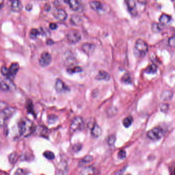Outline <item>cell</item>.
<instances>
[{
    "instance_id": "obj_11",
    "label": "cell",
    "mask_w": 175,
    "mask_h": 175,
    "mask_svg": "<svg viewBox=\"0 0 175 175\" xmlns=\"http://www.w3.org/2000/svg\"><path fill=\"white\" fill-rule=\"evenodd\" d=\"M55 88L56 91L58 93H62V92L68 90V88L65 84L60 79H57L56 81Z\"/></svg>"
},
{
    "instance_id": "obj_38",
    "label": "cell",
    "mask_w": 175,
    "mask_h": 175,
    "mask_svg": "<svg viewBox=\"0 0 175 175\" xmlns=\"http://www.w3.org/2000/svg\"><path fill=\"white\" fill-rule=\"evenodd\" d=\"M82 148V145L80 144H76L73 147V151L75 152H78L80 151Z\"/></svg>"
},
{
    "instance_id": "obj_16",
    "label": "cell",
    "mask_w": 175,
    "mask_h": 175,
    "mask_svg": "<svg viewBox=\"0 0 175 175\" xmlns=\"http://www.w3.org/2000/svg\"><path fill=\"white\" fill-rule=\"evenodd\" d=\"M98 80H104L108 81L110 80V76L107 72L104 70H100L96 77Z\"/></svg>"
},
{
    "instance_id": "obj_30",
    "label": "cell",
    "mask_w": 175,
    "mask_h": 175,
    "mask_svg": "<svg viewBox=\"0 0 175 175\" xmlns=\"http://www.w3.org/2000/svg\"><path fill=\"white\" fill-rule=\"evenodd\" d=\"M152 29L154 33H158L161 30L159 24L156 23H154L152 24Z\"/></svg>"
},
{
    "instance_id": "obj_23",
    "label": "cell",
    "mask_w": 175,
    "mask_h": 175,
    "mask_svg": "<svg viewBox=\"0 0 175 175\" xmlns=\"http://www.w3.org/2000/svg\"><path fill=\"white\" fill-rule=\"evenodd\" d=\"M94 170L93 168L91 167H86L84 168L83 169L81 172H80V174L81 175H91L94 174Z\"/></svg>"
},
{
    "instance_id": "obj_42",
    "label": "cell",
    "mask_w": 175,
    "mask_h": 175,
    "mask_svg": "<svg viewBox=\"0 0 175 175\" xmlns=\"http://www.w3.org/2000/svg\"><path fill=\"white\" fill-rule=\"evenodd\" d=\"M26 9H27V10H31V9H32V5L31 4H28L26 6Z\"/></svg>"
},
{
    "instance_id": "obj_26",
    "label": "cell",
    "mask_w": 175,
    "mask_h": 175,
    "mask_svg": "<svg viewBox=\"0 0 175 175\" xmlns=\"http://www.w3.org/2000/svg\"><path fill=\"white\" fill-rule=\"evenodd\" d=\"M82 68L79 66H76L73 68H68L67 70V72L69 73H80L82 71Z\"/></svg>"
},
{
    "instance_id": "obj_5",
    "label": "cell",
    "mask_w": 175,
    "mask_h": 175,
    "mask_svg": "<svg viewBox=\"0 0 175 175\" xmlns=\"http://www.w3.org/2000/svg\"><path fill=\"white\" fill-rule=\"evenodd\" d=\"M165 134L162 129L160 127H155L149 131L147 136L150 139L153 141H157L160 139Z\"/></svg>"
},
{
    "instance_id": "obj_17",
    "label": "cell",
    "mask_w": 175,
    "mask_h": 175,
    "mask_svg": "<svg viewBox=\"0 0 175 175\" xmlns=\"http://www.w3.org/2000/svg\"><path fill=\"white\" fill-rule=\"evenodd\" d=\"M102 129L98 124H95L91 130V135L95 138H98L101 135Z\"/></svg>"
},
{
    "instance_id": "obj_43",
    "label": "cell",
    "mask_w": 175,
    "mask_h": 175,
    "mask_svg": "<svg viewBox=\"0 0 175 175\" xmlns=\"http://www.w3.org/2000/svg\"><path fill=\"white\" fill-rule=\"evenodd\" d=\"M10 1H11V0H10Z\"/></svg>"
},
{
    "instance_id": "obj_8",
    "label": "cell",
    "mask_w": 175,
    "mask_h": 175,
    "mask_svg": "<svg viewBox=\"0 0 175 175\" xmlns=\"http://www.w3.org/2000/svg\"><path fill=\"white\" fill-rule=\"evenodd\" d=\"M0 88L4 91H8L13 88V84L11 79L5 77L0 79Z\"/></svg>"
},
{
    "instance_id": "obj_25",
    "label": "cell",
    "mask_w": 175,
    "mask_h": 175,
    "mask_svg": "<svg viewBox=\"0 0 175 175\" xmlns=\"http://www.w3.org/2000/svg\"><path fill=\"white\" fill-rule=\"evenodd\" d=\"M157 71V66L155 64L150 65V66H148L146 70L147 73H151V74L155 73Z\"/></svg>"
},
{
    "instance_id": "obj_34",
    "label": "cell",
    "mask_w": 175,
    "mask_h": 175,
    "mask_svg": "<svg viewBox=\"0 0 175 175\" xmlns=\"http://www.w3.org/2000/svg\"><path fill=\"white\" fill-rule=\"evenodd\" d=\"M27 108L29 113H31L32 114H34L33 105H32V102H31V101H29L28 102V104H27Z\"/></svg>"
},
{
    "instance_id": "obj_24",
    "label": "cell",
    "mask_w": 175,
    "mask_h": 175,
    "mask_svg": "<svg viewBox=\"0 0 175 175\" xmlns=\"http://www.w3.org/2000/svg\"><path fill=\"white\" fill-rule=\"evenodd\" d=\"M133 121V118L132 116L127 117L123 120V124L125 127L128 128L129 127Z\"/></svg>"
},
{
    "instance_id": "obj_18",
    "label": "cell",
    "mask_w": 175,
    "mask_h": 175,
    "mask_svg": "<svg viewBox=\"0 0 175 175\" xmlns=\"http://www.w3.org/2000/svg\"><path fill=\"white\" fill-rule=\"evenodd\" d=\"M93 160V157L91 156L88 155L83 158L82 159H81L80 161L79 162V167H82L88 165L89 163L92 162Z\"/></svg>"
},
{
    "instance_id": "obj_22",
    "label": "cell",
    "mask_w": 175,
    "mask_h": 175,
    "mask_svg": "<svg viewBox=\"0 0 175 175\" xmlns=\"http://www.w3.org/2000/svg\"><path fill=\"white\" fill-rule=\"evenodd\" d=\"M89 5L91 9L94 10H99L102 8V4L97 1H91L89 2Z\"/></svg>"
},
{
    "instance_id": "obj_31",
    "label": "cell",
    "mask_w": 175,
    "mask_h": 175,
    "mask_svg": "<svg viewBox=\"0 0 175 175\" xmlns=\"http://www.w3.org/2000/svg\"><path fill=\"white\" fill-rule=\"evenodd\" d=\"M1 72L2 75L5 77L8 78L9 75V70L8 68H7L5 66H3L1 69Z\"/></svg>"
},
{
    "instance_id": "obj_2",
    "label": "cell",
    "mask_w": 175,
    "mask_h": 175,
    "mask_svg": "<svg viewBox=\"0 0 175 175\" xmlns=\"http://www.w3.org/2000/svg\"><path fill=\"white\" fill-rule=\"evenodd\" d=\"M148 49V45L144 40L138 39L134 46V55L137 58H142L146 55Z\"/></svg>"
},
{
    "instance_id": "obj_7",
    "label": "cell",
    "mask_w": 175,
    "mask_h": 175,
    "mask_svg": "<svg viewBox=\"0 0 175 175\" xmlns=\"http://www.w3.org/2000/svg\"><path fill=\"white\" fill-rule=\"evenodd\" d=\"M52 55L47 52H44L39 60V64L42 67H47L52 62Z\"/></svg>"
},
{
    "instance_id": "obj_36",
    "label": "cell",
    "mask_w": 175,
    "mask_h": 175,
    "mask_svg": "<svg viewBox=\"0 0 175 175\" xmlns=\"http://www.w3.org/2000/svg\"><path fill=\"white\" fill-rule=\"evenodd\" d=\"M17 159V155L15 154H11L9 156V161L11 163H14Z\"/></svg>"
},
{
    "instance_id": "obj_29",
    "label": "cell",
    "mask_w": 175,
    "mask_h": 175,
    "mask_svg": "<svg viewBox=\"0 0 175 175\" xmlns=\"http://www.w3.org/2000/svg\"><path fill=\"white\" fill-rule=\"evenodd\" d=\"M39 34V31L37 29H32L30 31V37L31 39H36Z\"/></svg>"
},
{
    "instance_id": "obj_6",
    "label": "cell",
    "mask_w": 175,
    "mask_h": 175,
    "mask_svg": "<svg viewBox=\"0 0 175 175\" xmlns=\"http://www.w3.org/2000/svg\"><path fill=\"white\" fill-rule=\"evenodd\" d=\"M67 38L69 42L72 44H75L80 41L81 39V36L78 31L73 29L68 32Z\"/></svg>"
},
{
    "instance_id": "obj_40",
    "label": "cell",
    "mask_w": 175,
    "mask_h": 175,
    "mask_svg": "<svg viewBox=\"0 0 175 175\" xmlns=\"http://www.w3.org/2000/svg\"><path fill=\"white\" fill-rule=\"evenodd\" d=\"M26 173V172L24 170H22V169H19V170L16 171V173H15V174H25Z\"/></svg>"
},
{
    "instance_id": "obj_9",
    "label": "cell",
    "mask_w": 175,
    "mask_h": 175,
    "mask_svg": "<svg viewBox=\"0 0 175 175\" xmlns=\"http://www.w3.org/2000/svg\"><path fill=\"white\" fill-rule=\"evenodd\" d=\"M54 17L57 20L64 21L67 18V14L66 11L62 9H55L53 11Z\"/></svg>"
},
{
    "instance_id": "obj_32",
    "label": "cell",
    "mask_w": 175,
    "mask_h": 175,
    "mask_svg": "<svg viewBox=\"0 0 175 175\" xmlns=\"http://www.w3.org/2000/svg\"><path fill=\"white\" fill-rule=\"evenodd\" d=\"M122 80L125 83H132V79H131V77H130V76H129L127 74H126L124 76L122 79Z\"/></svg>"
},
{
    "instance_id": "obj_20",
    "label": "cell",
    "mask_w": 175,
    "mask_h": 175,
    "mask_svg": "<svg viewBox=\"0 0 175 175\" xmlns=\"http://www.w3.org/2000/svg\"><path fill=\"white\" fill-rule=\"evenodd\" d=\"M82 20L81 16L77 14L72 16L70 18V22L72 24L74 25L78 26V25H81V24L82 23Z\"/></svg>"
},
{
    "instance_id": "obj_37",
    "label": "cell",
    "mask_w": 175,
    "mask_h": 175,
    "mask_svg": "<svg viewBox=\"0 0 175 175\" xmlns=\"http://www.w3.org/2000/svg\"><path fill=\"white\" fill-rule=\"evenodd\" d=\"M168 44L171 46L174 47L175 45V36H172L168 40Z\"/></svg>"
},
{
    "instance_id": "obj_35",
    "label": "cell",
    "mask_w": 175,
    "mask_h": 175,
    "mask_svg": "<svg viewBox=\"0 0 175 175\" xmlns=\"http://www.w3.org/2000/svg\"><path fill=\"white\" fill-rule=\"evenodd\" d=\"M116 137L114 135H111L109 136V139H108V143L111 146L114 145L115 142H116Z\"/></svg>"
},
{
    "instance_id": "obj_19",
    "label": "cell",
    "mask_w": 175,
    "mask_h": 175,
    "mask_svg": "<svg viewBox=\"0 0 175 175\" xmlns=\"http://www.w3.org/2000/svg\"><path fill=\"white\" fill-rule=\"evenodd\" d=\"M173 96V93L170 90H165L161 93V99L164 101L171 100Z\"/></svg>"
},
{
    "instance_id": "obj_1",
    "label": "cell",
    "mask_w": 175,
    "mask_h": 175,
    "mask_svg": "<svg viewBox=\"0 0 175 175\" xmlns=\"http://www.w3.org/2000/svg\"><path fill=\"white\" fill-rule=\"evenodd\" d=\"M20 134L22 136L27 137L35 132L36 126L34 123L26 118H23L18 123Z\"/></svg>"
},
{
    "instance_id": "obj_39",
    "label": "cell",
    "mask_w": 175,
    "mask_h": 175,
    "mask_svg": "<svg viewBox=\"0 0 175 175\" xmlns=\"http://www.w3.org/2000/svg\"><path fill=\"white\" fill-rule=\"evenodd\" d=\"M49 27H50V29H52V30H55V29H56L57 28L58 26L56 24L52 23L50 24Z\"/></svg>"
},
{
    "instance_id": "obj_27",
    "label": "cell",
    "mask_w": 175,
    "mask_h": 175,
    "mask_svg": "<svg viewBox=\"0 0 175 175\" xmlns=\"http://www.w3.org/2000/svg\"><path fill=\"white\" fill-rule=\"evenodd\" d=\"M67 54V55L65 56V60L68 64H72L73 62L75 61V58L73 57V54H70V52H68V54Z\"/></svg>"
},
{
    "instance_id": "obj_15",
    "label": "cell",
    "mask_w": 175,
    "mask_h": 175,
    "mask_svg": "<svg viewBox=\"0 0 175 175\" xmlns=\"http://www.w3.org/2000/svg\"><path fill=\"white\" fill-rule=\"evenodd\" d=\"M11 9L16 12H19L21 10L22 5L20 0H11Z\"/></svg>"
},
{
    "instance_id": "obj_41",
    "label": "cell",
    "mask_w": 175,
    "mask_h": 175,
    "mask_svg": "<svg viewBox=\"0 0 175 175\" xmlns=\"http://www.w3.org/2000/svg\"><path fill=\"white\" fill-rule=\"evenodd\" d=\"M54 43V41L52 39H49L47 40L46 41V44L48 45H52Z\"/></svg>"
},
{
    "instance_id": "obj_21",
    "label": "cell",
    "mask_w": 175,
    "mask_h": 175,
    "mask_svg": "<svg viewBox=\"0 0 175 175\" xmlns=\"http://www.w3.org/2000/svg\"><path fill=\"white\" fill-rule=\"evenodd\" d=\"M172 18L168 14H163L159 19L160 23L162 25H166L170 23Z\"/></svg>"
},
{
    "instance_id": "obj_3",
    "label": "cell",
    "mask_w": 175,
    "mask_h": 175,
    "mask_svg": "<svg viewBox=\"0 0 175 175\" xmlns=\"http://www.w3.org/2000/svg\"><path fill=\"white\" fill-rule=\"evenodd\" d=\"M84 121L82 118L80 117H77L74 118L70 126V131L72 133L82 131L84 129Z\"/></svg>"
},
{
    "instance_id": "obj_10",
    "label": "cell",
    "mask_w": 175,
    "mask_h": 175,
    "mask_svg": "<svg viewBox=\"0 0 175 175\" xmlns=\"http://www.w3.org/2000/svg\"><path fill=\"white\" fill-rule=\"evenodd\" d=\"M20 68V66L17 63H13L11 65L10 67L8 68L9 70V75L7 78L12 79L14 78L16 73H18Z\"/></svg>"
},
{
    "instance_id": "obj_12",
    "label": "cell",
    "mask_w": 175,
    "mask_h": 175,
    "mask_svg": "<svg viewBox=\"0 0 175 175\" xmlns=\"http://www.w3.org/2000/svg\"><path fill=\"white\" fill-rule=\"evenodd\" d=\"M65 1L68 4L70 8L73 10H80L81 8V4L78 0H65Z\"/></svg>"
},
{
    "instance_id": "obj_28",
    "label": "cell",
    "mask_w": 175,
    "mask_h": 175,
    "mask_svg": "<svg viewBox=\"0 0 175 175\" xmlns=\"http://www.w3.org/2000/svg\"><path fill=\"white\" fill-rule=\"evenodd\" d=\"M43 155H44L45 157L48 159V160H52L55 157L54 153L52 152H50V151H46V152H45L44 153V154H43Z\"/></svg>"
},
{
    "instance_id": "obj_14",
    "label": "cell",
    "mask_w": 175,
    "mask_h": 175,
    "mask_svg": "<svg viewBox=\"0 0 175 175\" xmlns=\"http://www.w3.org/2000/svg\"><path fill=\"white\" fill-rule=\"evenodd\" d=\"M125 3L131 13L133 15L136 14L137 13V9L135 0H125Z\"/></svg>"
},
{
    "instance_id": "obj_33",
    "label": "cell",
    "mask_w": 175,
    "mask_h": 175,
    "mask_svg": "<svg viewBox=\"0 0 175 175\" xmlns=\"http://www.w3.org/2000/svg\"><path fill=\"white\" fill-rule=\"evenodd\" d=\"M118 157L119 159H125L126 157V153L124 150H120L119 152H118Z\"/></svg>"
},
{
    "instance_id": "obj_13",
    "label": "cell",
    "mask_w": 175,
    "mask_h": 175,
    "mask_svg": "<svg viewBox=\"0 0 175 175\" xmlns=\"http://www.w3.org/2000/svg\"><path fill=\"white\" fill-rule=\"evenodd\" d=\"M82 49L85 54L90 55L93 54V52L95 49V46L91 43H85L83 44Z\"/></svg>"
},
{
    "instance_id": "obj_4",
    "label": "cell",
    "mask_w": 175,
    "mask_h": 175,
    "mask_svg": "<svg viewBox=\"0 0 175 175\" xmlns=\"http://www.w3.org/2000/svg\"><path fill=\"white\" fill-rule=\"evenodd\" d=\"M16 109L11 107H6L0 111V127L5 125L7 120L13 116Z\"/></svg>"
}]
</instances>
